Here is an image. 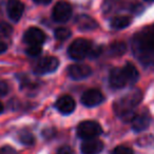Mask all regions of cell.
Wrapping results in <instances>:
<instances>
[{
  "label": "cell",
  "instance_id": "cell-1",
  "mask_svg": "<svg viewBox=\"0 0 154 154\" xmlns=\"http://www.w3.org/2000/svg\"><path fill=\"white\" fill-rule=\"evenodd\" d=\"M132 48L135 56L146 66H154V26L143 29L134 36Z\"/></svg>",
  "mask_w": 154,
  "mask_h": 154
},
{
  "label": "cell",
  "instance_id": "cell-2",
  "mask_svg": "<svg viewBox=\"0 0 154 154\" xmlns=\"http://www.w3.org/2000/svg\"><path fill=\"white\" fill-rule=\"evenodd\" d=\"M141 98H143V94H141L140 90L135 89L127 95H125L124 97L116 100L114 103V111H115L116 115L120 116L122 118H128L129 116L134 117L133 110L140 103Z\"/></svg>",
  "mask_w": 154,
  "mask_h": 154
},
{
  "label": "cell",
  "instance_id": "cell-3",
  "mask_svg": "<svg viewBox=\"0 0 154 154\" xmlns=\"http://www.w3.org/2000/svg\"><path fill=\"white\" fill-rule=\"evenodd\" d=\"M92 50V43L87 39H76L70 45L68 50V54L72 59L82 60L87 56H90Z\"/></svg>",
  "mask_w": 154,
  "mask_h": 154
},
{
  "label": "cell",
  "instance_id": "cell-4",
  "mask_svg": "<svg viewBox=\"0 0 154 154\" xmlns=\"http://www.w3.org/2000/svg\"><path fill=\"white\" fill-rule=\"evenodd\" d=\"M103 132L100 125L93 120H86L77 127V134L84 139H92L98 136Z\"/></svg>",
  "mask_w": 154,
  "mask_h": 154
},
{
  "label": "cell",
  "instance_id": "cell-5",
  "mask_svg": "<svg viewBox=\"0 0 154 154\" xmlns=\"http://www.w3.org/2000/svg\"><path fill=\"white\" fill-rule=\"evenodd\" d=\"M58 64H59V61L57 60V58L53 56H47L37 61V63L35 64L34 72L40 75L54 72L57 69Z\"/></svg>",
  "mask_w": 154,
  "mask_h": 154
},
{
  "label": "cell",
  "instance_id": "cell-6",
  "mask_svg": "<svg viewBox=\"0 0 154 154\" xmlns=\"http://www.w3.org/2000/svg\"><path fill=\"white\" fill-rule=\"evenodd\" d=\"M72 16V7L66 1H59L53 9V18L57 22H66Z\"/></svg>",
  "mask_w": 154,
  "mask_h": 154
},
{
  "label": "cell",
  "instance_id": "cell-7",
  "mask_svg": "<svg viewBox=\"0 0 154 154\" xmlns=\"http://www.w3.org/2000/svg\"><path fill=\"white\" fill-rule=\"evenodd\" d=\"M23 40L29 45H41L45 40V34L38 28H30L24 33Z\"/></svg>",
  "mask_w": 154,
  "mask_h": 154
},
{
  "label": "cell",
  "instance_id": "cell-8",
  "mask_svg": "<svg viewBox=\"0 0 154 154\" xmlns=\"http://www.w3.org/2000/svg\"><path fill=\"white\" fill-rule=\"evenodd\" d=\"M105 99L103 93L97 89H90L82 96V103L87 107H95L101 103Z\"/></svg>",
  "mask_w": 154,
  "mask_h": 154
},
{
  "label": "cell",
  "instance_id": "cell-9",
  "mask_svg": "<svg viewBox=\"0 0 154 154\" xmlns=\"http://www.w3.org/2000/svg\"><path fill=\"white\" fill-rule=\"evenodd\" d=\"M92 70L89 66L87 64H80V63H75V64H71L68 69V74L71 78L76 80L79 79H84L87 78L88 76H90Z\"/></svg>",
  "mask_w": 154,
  "mask_h": 154
},
{
  "label": "cell",
  "instance_id": "cell-10",
  "mask_svg": "<svg viewBox=\"0 0 154 154\" xmlns=\"http://www.w3.org/2000/svg\"><path fill=\"white\" fill-rule=\"evenodd\" d=\"M109 80H110V86L114 89H122L126 85H128L126 74H125L122 69H118V68L113 69L111 71V73H110Z\"/></svg>",
  "mask_w": 154,
  "mask_h": 154
},
{
  "label": "cell",
  "instance_id": "cell-11",
  "mask_svg": "<svg viewBox=\"0 0 154 154\" xmlns=\"http://www.w3.org/2000/svg\"><path fill=\"white\" fill-rule=\"evenodd\" d=\"M7 11L10 18L14 21H18L21 18L24 11V5L20 0H10L8 2Z\"/></svg>",
  "mask_w": 154,
  "mask_h": 154
},
{
  "label": "cell",
  "instance_id": "cell-12",
  "mask_svg": "<svg viewBox=\"0 0 154 154\" xmlns=\"http://www.w3.org/2000/svg\"><path fill=\"white\" fill-rule=\"evenodd\" d=\"M56 108L62 114H70L75 109V100L69 95H63L59 97L56 101Z\"/></svg>",
  "mask_w": 154,
  "mask_h": 154
},
{
  "label": "cell",
  "instance_id": "cell-13",
  "mask_svg": "<svg viewBox=\"0 0 154 154\" xmlns=\"http://www.w3.org/2000/svg\"><path fill=\"white\" fill-rule=\"evenodd\" d=\"M103 149V143L99 139H87L82 145V152L84 154H97Z\"/></svg>",
  "mask_w": 154,
  "mask_h": 154
},
{
  "label": "cell",
  "instance_id": "cell-14",
  "mask_svg": "<svg viewBox=\"0 0 154 154\" xmlns=\"http://www.w3.org/2000/svg\"><path fill=\"white\" fill-rule=\"evenodd\" d=\"M150 119L151 118H150L149 113H147V112H143V113L134 115V117L132 118V128L137 132L145 130L149 126Z\"/></svg>",
  "mask_w": 154,
  "mask_h": 154
},
{
  "label": "cell",
  "instance_id": "cell-15",
  "mask_svg": "<svg viewBox=\"0 0 154 154\" xmlns=\"http://www.w3.org/2000/svg\"><path fill=\"white\" fill-rule=\"evenodd\" d=\"M76 26L82 31H91L97 28V22L88 15H79L76 18Z\"/></svg>",
  "mask_w": 154,
  "mask_h": 154
},
{
  "label": "cell",
  "instance_id": "cell-16",
  "mask_svg": "<svg viewBox=\"0 0 154 154\" xmlns=\"http://www.w3.org/2000/svg\"><path fill=\"white\" fill-rule=\"evenodd\" d=\"M125 74H126L127 80L128 84H135L138 79V71L135 68L134 64H132L131 62H127L125 64V66L122 68Z\"/></svg>",
  "mask_w": 154,
  "mask_h": 154
},
{
  "label": "cell",
  "instance_id": "cell-17",
  "mask_svg": "<svg viewBox=\"0 0 154 154\" xmlns=\"http://www.w3.org/2000/svg\"><path fill=\"white\" fill-rule=\"evenodd\" d=\"M131 23V18L128 16H115L113 19L111 20V26L116 30H120V29H125L129 26Z\"/></svg>",
  "mask_w": 154,
  "mask_h": 154
},
{
  "label": "cell",
  "instance_id": "cell-18",
  "mask_svg": "<svg viewBox=\"0 0 154 154\" xmlns=\"http://www.w3.org/2000/svg\"><path fill=\"white\" fill-rule=\"evenodd\" d=\"M127 51V45L122 41L113 42L109 48V54L111 56H122Z\"/></svg>",
  "mask_w": 154,
  "mask_h": 154
},
{
  "label": "cell",
  "instance_id": "cell-19",
  "mask_svg": "<svg viewBox=\"0 0 154 154\" xmlns=\"http://www.w3.org/2000/svg\"><path fill=\"white\" fill-rule=\"evenodd\" d=\"M54 35H55L56 39H58L59 41H63L71 36V31L66 28H58L57 30H55Z\"/></svg>",
  "mask_w": 154,
  "mask_h": 154
},
{
  "label": "cell",
  "instance_id": "cell-20",
  "mask_svg": "<svg viewBox=\"0 0 154 154\" xmlns=\"http://www.w3.org/2000/svg\"><path fill=\"white\" fill-rule=\"evenodd\" d=\"M13 29L10 24L5 23V22H0V38H5L12 34Z\"/></svg>",
  "mask_w": 154,
  "mask_h": 154
},
{
  "label": "cell",
  "instance_id": "cell-21",
  "mask_svg": "<svg viewBox=\"0 0 154 154\" xmlns=\"http://www.w3.org/2000/svg\"><path fill=\"white\" fill-rule=\"evenodd\" d=\"M19 140L21 141L22 143L24 145H28V146H31L34 143L35 141V138L31 133L29 132H22L21 134L19 135Z\"/></svg>",
  "mask_w": 154,
  "mask_h": 154
},
{
  "label": "cell",
  "instance_id": "cell-22",
  "mask_svg": "<svg viewBox=\"0 0 154 154\" xmlns=\"http://www.w3.org/2000/svg\"><path fill=\"white\" fill-rule=\"evenodd\" d=\"M41 47L40 45H30V47L26 49V54L32 57H35V56H38L39 54L41 53Z\"/></svg>",
  "mask_w": 154,
  "mask_h": 154
},
{
  "label": "cell",
  "instance_id": "cell-23",
  "mask_svg": "<svg viewBox=\"0 0 154 154\" xmlns=\"http://www.w3.org/2000/svg\"><path fill=\"white\" fill-rule=\"evenodd\" d=\"M112 154H133V151L128 147H125V146H119V147H116L113 150Z\"/></svg>",
  "mask_w": 154,
  "mask_h": 154
},
{
  "label": "cell",
  "instance_id": "cell-24",
  "mask_svg": "<svg viewBox=\"0 0 154 154\" xmlns=\"http://www.w3.org/2000/svg\"><path fill=\"white\" fill-rule=\"evenodd\" d=\"M9 91V86L3 80H0V96H3L5 95Z\"/></svg>",
  "mask_w": 154,
  "mask_h": 154
},
{
  "label": "cell",
  "instance_id": "cell-25",
  "mask_svg": "<svg viewBox=\"0 0 154 154\" xmlns=\"http://www.w3.org/2000/svg\"><path fill=\"white\" fill-rule=\"evenodd\" d=\"M56 154H73V151L70 147L63 146V147H61L60 149H58V151Z\"/></svg>",
  "mask_w": 154,
  "mask_h": 154
},
{
  "label": "cell",
  "instance_id": "cell-26",
  "mask_svg": "<svg viewBox=\"0 0 154 154\" xmlns=\"http://www.w3.org/2000/svg\"><path fill=\"white\" fill-rule=\"evenodd\" d=\"M101 53V48L100 47H96V48H93L92 47V50H91V53H90V56L93 58L97 57L99 54Z\"/></svg>",
  "mask_w": 154,
  "mask_h": 154
},
{
  "label": "cell",
  "instance_id": "cell-27",
  "mask_svg": "<svg viewBox=\"0 0 154 154\" xmlns=\"http://www.w3.org/2000/svg\"><path fill=\"white\" fill-rule=\"evenodd\" d=\"M7 49H8L7 45H5V42H1V41H0V54L5 53V52L7 51Z\"/></svg>",
  "mask_w": 154,
  "mask_h": 154
},
{
  "label": "cell",
  "instance_id": "cell-28",
  "mask_svg": "<svg viewBox=\"0 0 154 154\" xmlns=\"http://www.w3.org/2000/svg\"><path fill=\"white\" fill-rule=\"evenodd\" d=\"M34 2L39 3V5H48L52 1V0H33Z\"/></svg>",
  "mask_w": 154,
  "mask_h": 154
},
{
  "label": "cell",
  "instance_id": "cell-29",
  "mask_svg": "<svg viewBox=\"0 0 154 154\" xmlns=\"http://www.w3.org/2000/svg\"><path fill=\"white\" fill-rule=\"evenodd\" d=\"M2 111H3V106L2 103H0V113H2Z\"/></svg>",
  "mask_w": 154,
  "mask_h": 154
},
{
  "label": "cell",
  "instance_id": "cell-30",
  "mask_svg": "<svg viewBox=\"0 0 154 154\" xmlns=\"http://www.w3.org/2000/svg\"><path fill=\"white\" fill-rule=\"evenodd\" d=\"M146 1H150V2H152V1H154V0H146Z\"/></svg>",
  "mask_w": 154,
  "mask_h": 154
}]
</instances>
